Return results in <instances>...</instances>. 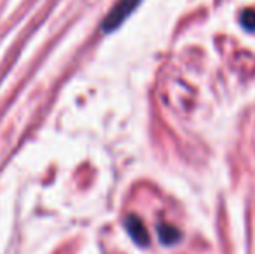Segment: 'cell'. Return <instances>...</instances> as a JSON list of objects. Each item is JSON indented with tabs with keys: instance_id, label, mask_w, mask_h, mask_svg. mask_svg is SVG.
I'll return each mask as SVG.
<instances>
[{
	"instance_id": "obj_4",
	"label": "cell",
	"mask_w": 255,
	"mask_h": 254,
	"mask_svg": "<svg viewBox=\"0 0 255 254\" xmlns=\"http://www.w3.org/2000/svg\"><path fill=\"white\" fill-rule=\"evenodd\" d=\"M242 24L247 30H255V10L254 9H247L242 14Z\"/></svg>"
},
{
	"instance_id": "obj_2",
	"label": "cell",
	"mask_w": 255,
	"mask_h": 254,
	"mask_svg": "<svg viewBox=\"0 0 255 254\" xmlns=\"http://www.w3.org/2000/svg\"><path fill=\"white\" fill-rule=\"evenodd\" d=\"M125 230L128 232V235L132 237V241L137 246H148L149 244V234L146 230L144 223L139 220L137 216L130 214L125 218Z\"/></svg>"
},
{
	"instance_id": "obj_3",
	"label": "cell",
	"mask_w": 255,
	"mask_h": 254,
	"mask_svg": "<svg viewBox=\"0 0 255 254\" xmlns=\"http://www.w3.org/2000/svg\"><path fill=\"white\" fill-rule=\"evenodd\" d=\"M158 237H160V242L165 246H172L177 244L182 239L181 230H177L172 225H158Z\"/></svg>"
},
{
	"instance_id": "obj_1",
	"label": "cell",
	"mask_w": 255,
	"mask_h": 254,
	"mask_svg": "<svg viewBox=\"0 0 255 254\" xmlns=\"http://www.w3.org/2000/svg\"><path fill=\"white\" fill-rule=\"evenodd\" d=\"M137 5H139V0H120V2H118L117 5L108 12V16L104 17L103 30L106 31V33L115 31L128 16H130V12Z\"/></svg>"
}]
</instances>
